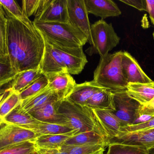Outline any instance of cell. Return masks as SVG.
<instances>
[{
	"mask_svg": "<svg viewBox=\"0 0 154 154\" xmlns=\"http://www.w3.org/2000/svg\"><path fill=\"white\" fill-rule=\"evenodd\" d=\"M5 13L9 61L13 70L17 74L39 68L45 50L43 36L29 18L22 21Z\"/></svg>",
	"mask_w": 154,
	"mask_h": 154,
	"instance_id": "1",
	"label": "cell"
},
{
	"mask_svg": "<svg viewBox=\"0 0 154 154\" xmlns=\"http://www.w3.org/2000/svg\"><path fill=\"white\" fill-rule=\"evenodd\" d=\"M57 108L58 112L67 120L69 127L76 131V135L94 132L107 137L93 109L88 107L75 104L66 99L59 100Z\"/></svg>",
	"mask_w": 154,
	"mask_h": 154,
	"instance_id": "2",
	"label": "cell"
},
{
	"mask_svg": "<svg viewBox=\"0 0 154 154\" xmlns=\"http://www.w3.org/2000/svg\"><path fill=\"white\" fill-rule=\"evenodd\" d=\"M32 22L49 44L70 49L83 47L88 42L85 35L70 23Z\"/></svg>",
	"mask_w": 154,
	"mask_h": 154,
	"instance_id": "3",
	"label": "cell"
},
{
	"mask_svg": "<svg viewBox=\"0 0 154 154\" xmlns=\"http://www.w3.org/2000/svg\"><path fill=\"white\" fill-rule=\"evenodd\" d=\"M123 52H117L100 57L94 72L93 80L113 93L125 91L127 87L121 64Z\"/></svg>",
	"mask_w": 154,
	"mask_h": 154,
	"instance_id": "4",
	"label": "cell"
},
{
	"mask_svg": "<svg viewBox=\"0 0 154 154\" xmlns=\"http://www.w3.org/2000/svg\"><path fill=\"white\" fill-rule=\"evenodd\" d=\"M91 32L93 42L91 49L100 57L107 55L120 41L112 24L107 23L102 19L91 25Z\"/></svg>",
	"mask_w": 154,
	"mask_h": 154,
	"instance_id": "5",
	"label": "cell"
},
{
	"mask_svg": "<svg viewBox=\"0 0 154 154\" xmlns=\"http://www.w3.org/2000/svg\"><path fill=\"white\" fill-rule=\"evenodd\" d=\"M114 110L111 111L124 127L134 124L138 117L141 105L130 97L125 91L114 92Z\"/></svg>",
	"mask_w": 154,
	"mask_h": 154,
	"instance_id": "6",
	"label": "cell"
},
{
	"mask_svg": "<svg viewBox=\"0 0 154 154\" xmlns=\"http://www.w3.org/2000/svg\"><path fill=\"white\" fill-rule=\"evenodd\" d=\"M33 21L69 23L68 0H42L41 6Z\"/></svg>",
	"mask_w": 154,
	"mask_h": 154,
	"instance_id": "7",
	"label": "cell"
},
{
	"mask_svg": "<svg viewBox=\"0 0 154 154\" xmlns=\"http://www.w3.org/2000/svg\"><path fill=\"white\" fill-rule=\"evenodd\" d=\"M39 134L0 120V150L19 143L33 141Z\"/></svg>",
	"mask_w": 154,
	"mask_h": 154,
	"instance_id": "8",
	"label": "cell"
},
{
	"mask_svg": "<svg viewBox=\"0 0 154 154\" xmlns=\"http://www.w3.org/2000/svg\"><path fill=\"white\" fill-rule=\"evenodd\" d=\"M68 11L69 23L82 32L87 37L88 42L93 46L88 13L84 0H68Z\"/></svg>",
	"mask_w": 154,
	"mask_h": 154,
	"instance_id": "9",
	"label": "cell"
},
{
	"mask_svg": "<svg viewBox=\"0 0 154 154\" xmlns=\"http://www.w3.org/2000/svg\"><path fill=\"white\" fill-rule=\"evenodd\" d=\"M118 143L137 146L149 150L154 148V127L137 132L122 133L107 140V146Z\"/></svg>",
	"mask_w": 154,
	"mask_h": 154,
	"instance_id": "10",
	"label": "cell"
},
{
	"mask_svg": "<svg viewBox=\"0 0 154 154\" xmlns=\"http://www.w3.org/2000/svg\"><path fill=\"white\" fill-rule=\"evenodd\" d=\"M121 64L123 74L128 84L149 83L153 81L145 73L137 60L129 52H123Z\"/></svg>",
	"mask_w": 154,
	"mask_h": 154,
	"instance_id": "11",
	"label": "cell"
},
{
	"mask_svg": "<svg viewBox=\"0 0 154 154\" xmlns=\"http://www.w3.org/2000/svg\"><path fill=\"white\" fill-rule=\"evenodd\" d=\"M45 76L48 81V86L56 93L59 100L66 99L77 84L68 72L50 74Z\"/></svg>",
	"mask_w": 154,
	"mask_h": 154,
	"instance_id": "12",
	"label": "cell"
},
{
	"mask_svg": "<svg viewBox=\"0 0 154 154\" xmlns=\"http://www.w3.org/2000/svg\"><path fill=\"white\" fill-rule=\"evenodd\" d=\"M45 42L44 55L39 68L42 74L46 76L68 72L66 67L58 52L45 40Z\"/></svg>",
	"mask_w": 154,
	"mask_h": 154,
	"instance_id": "13",
	"label": "cell"
},
{
	"mask_svg": "<svg viewBox=\"0 0 154 154\" xmlns=\"http://www.w3.org/2000/svg\"><path fill=\"white\" fill-rule=\"evenodd\" d=\"M58 101V99H55L50 101L29 114L40 122L69 126L67 120L58 112L57 108Z\"/></svg>",
	"mask_w": 154,
	"mask_h": 154,
	"instance_id": "14",
	"label": "cell"
},
{
	"mask_svg": "<svg viewBox=\"0 0 154 154\" xmlns=\"http://www.w3.org/2000/svg\"><path fill=\"white\" fill-rule=\"evenodd\" d=\"M88 13L99 16L102 20L108 17L118 16L121 11L111 0H84Z\"/></svg>",
	"mask_w": 154,
	"mask_h": 154,
	"instance_id": "15",
	"label": "cell"
},
{
	"mask_svg": "<svg viewBox=\"0 0 154 154\" xmlns=\"http://www.w3.org/2000/svg\"><path fill=\"white\" fill-rule=\"evenodd\" d=\"M105 89L94 80L76 84L72 92L66 99L81 105L86 106L89 99L99 90Z\"/></svg>",
	"mask_w": 154,
	"mask_h": 154,
	"instance_id": "16",
	"label": "cell"
},
{
	"mask_svg": "<svg viewBox=\"0 0 154 154\" xmlns=\"http://www.w3.org/2000/svg\"><path fill=\"white\" fill-rule=\"evenodd\" d=\"M3 120L8 124L31 131L42 123L23 110L20 104L12 110Z\"/></svg>",
	"mask_w": 154,
	"mask_h": 154,
	"instance_id": "17",
	"label": "cell"
},
{
	"mask_svg": "<svg viewBox=\"0 0 154 154\" xmlns=\"http://www.w3.org/2000/svg\"><path fill=\"white\" fill-rule=\"evenodd\" d=\"M93 110L106 134L107 140L117 136L124 126L112 112L104 109Z\"/></svg>",
	"mask_w": 154,
	"mask_h": 154,
	"instance_id": "18",
	"label": "cell"
},
{
	"mask_svg": "<svg viewBox=\"0 0 154 154\" xmlns=\"http://www.w3.org/2000/svg\"><path fill=\"white\" fill-rule=\"evenodd\" d=\"M126 92L141 105H145L154 98V81L146 83H129Z\"/></svg>",
	"mask_w": 154,
	"mask_h": 154,
	"instance_id": "19",
	"label": "cell"
},
{
	"mask_svg": "<svg viewBox=\"0 0 154 154\" xmlns=\"http://www.w3.org/2000/svg\"><path fill=\"white\" fill-rule=\"evenodd\" d=\"M55 99L59 100L57 96L48 85L38 94L21 101L20 106L23 110L29 113Z\"/></svg>",
	"mask_w": 154,
	"mask_h": 154,
	"instance_id": "20",
	"label": "cell"
},
{
	"mask_svg": "<svg viewBox=\"0 0 154 154\" xmlns=\"http://www.w3.org/2000/svg\"><path fill=\"white\" fill-rule=\"evenodd\" d=\"M107 137L94 132H88L73 136L66 141L64 146H80L90 145H104L107 146Z\"/></svg>",
	"mask_w": 154,
	"mask_h": 154,
	"instance_id": "21",
	"label": "cell"
},
{
	"mask_svg": "<svg viewBox=\"0 0 154 154\" xmlns=\"http://www.w3.org/2000/svg\"><path fill=\"white\" fill-rule=\"evenodd\" d=\"M43 75L40 68L29 70L17 73L13 80L11 90L20 94Z\"/></svg>",
	"mask_w": 154,
	"mask_h": 154,
	"instance_id": "22",
	"label": "cell"
},
{
	"mask_svg": "<svg viewBox=\"0 0 154 154\" xmlns=\"http://www.w3.org/2000/svg\"><path fill=\"white\" fill-rule=\"evenodd\" d=\"M113 92L102 89L94 94L87 102L86 105L92 109H104L113 111Z\"/></svg>",
	"mask_w": 154,
	"mask_h": 154,
	"instance_id": "23",
	"label": "cell"
},
{
	"mask_svg": "<svg viewBox=\"0 0 154 154\" xmlns=\"http://www.w3.org/2000/svg\"><path fill=\"white\" fill-rule=\"evenodd\" d=\"M72 136L70 135H46L38 137L32 142L36 148L60 149L66 141Z\"/></svg>",
	"mask_w": 154,
	"mask_h": 154,
	"instance_id": "24",
	"label": "cell"
},
{
	"mask_svg": "<svg viewBox=\"0 0 154 154\" xmlns=\"http://www.w3.org/2000/svg\"><path fill=\"white\" fill-rule=\"evenodd\" d=\"M32 131L40 135H70L73 136L76 135L77 133L75 130L67 125L43 122H42Z\"/></svg>",
	"mask_w": 154,
	"mask_h": 154,
	"instance_id": "25",
	"label": "cell"
},
{
	"mask_svg": "<svg viewBox=\"0 0 154 154\" xmlns=\"http://www.w3.org/2000/svg\"><path fill=\"white\" fill-rule=\"evenodd\" d=\"M7 35V17L4 10L0 3V62L9 61Z\"/></svg>",
	"mask_w": 154,
	"mask_h": 154,
	"instance_id": "26",
	"label": "cell"
},
{
	"mask_svg": "<svg viewBox=\"0 0 154 154\" xmlns=\"http://www.w3.org/2000/svg\"><path fill=\"white\" fill-rule=\"evenodd\" d=\"M55 49L60 55L66 67L68 72L70 75H78L80 73L88 62L87 58H79L56 49Z\"/></svg>",
	"mask_w": 154,
	"mask_h": 154,
	"instance_id": "27",
	"label": "cell"
},
{
	"mask_svg": "<svg viewBox=\"0 0 154 154\" xmlns=\"http://www.w3.org/2000/svg\"><path fill=\"white\" fill-rule=\"evenodd\" d=\"M21 103L19 94L12 91L11 89L6 91L4 96L0 101V120H3Z\"/></svg>",
	"mask_w": 154,
	"mask_h": 154,
	"instance_id": "28",
	"label": "cell"
},
{
	"mask_svg": "<svg viewBox=\"0 0 154 154\" xmlns=\"http://www.w3.org/2000/svg\"><path fill=\"white\" fill-rule=\"evenodd\" d=\"M108 146L106 154H149V150L137 146L114 143Z\"/></svg>",
	"mask_w": 154,
	"mask_h": 154,
	"instance_id": "29",
	"label": "cell"
},
{
	"mask_svg": "<svg viewBox=\"0 0 154 154\" xmlns=\"http://www.w3.org/2000/svg\"><path fill=\"white\" fill-rule=\"evenodd\" d=\"M106 146L104 145L97 144L80 146H63L61 148L69 154H104Z\"/></svg>",
	"mask_w": 154,
	"mask_h": 154,
	"instance_id": "30",
	"label": "cell"
},
{
	"mask_svg": "<svg viewBox=\"0 0 154 154\" xmlns=\"http://www.w3.org/2000/svg\"><path fill=\"white\" fill-rule=\"evenodd\" d=\"M48 84V78L43 75L19 94L21 100L22 101L38 94L46 88Z\"/></svg>",
	"mask_w": 154,
	"mask_h": 154,
	"instance_id": "31",
	"label": "cell"
},
{
	"mask_svg": "<svg viewBox=\"0 0 154 154\" xmlns=\"http://www.w3.org/2000/svg\"><path fill=\"white\" fill-rule=\"evenodd\" d=\"M5 12L11 14L19 20L25 21L29 18L27 17L23 11L22 7L20 6L16 1L13 0H0Z\"/></svg>",
	"mask_w": 154,
	"mask_h": 154,
	"instance_id": "32",
	"label": "cell"
},
{
	"mask_svg": "<svg viewBox=\"0 0 154 154\" xmlns=\"http://www.w3.org/2000/svg\"><path fill=\"white\" fill-rule=\"evenodd\" d=\"M36 150L32 141L19 143L0 150V154H26Z\"/></svg>",
	"mask_w": 154,
	"mask_h": 154,
	"instance_id": "33",
	"label": "cell"
},
{
	"mask_svg": "<svg viewBox=\"0 0 154 154\" xmlns=\"http://www.w3.org/2000/svg\"><path fill=\"white\" fill-rule=\"evenodd\" d=\"M42 0H23L22 1V9L25 15L28 18L35 16L38 11Z\"/></svg>",
	"mask_w": 154,
	"mask_h": 154,
	"instance_id": "34",
	"label": "cell"
},
{
	"mask_svg": "<svg viewBox=\"0 0 154 154\" xmlns=\"http://www.w3.org/2000/svg\"><path fill=\"white\" fill-rule=\"evenodd\" d=\"M154 116V98L146 105L140 106L137 121L139 123H144Z\"/></svg>",
	"mask_w": 154,
	"mask_h": 154,
	"instance_id": "35",
	"label": "cell"
},
{
	"mask_svg": "<svg viewBox=\"0 0 154 154\" xmlns=\"http://www.w3.org/2000/svg\"><path fill=\"white\" fill-rule=\"evenodd\" d=\"M153 127H154V116L144 123L136 124L128 126L123 127L121 128V131L119 134L143 131Z\"/></svg>",
	"mask_w": 154,
	"mask_h": 154,
	"instance_id": "36",
	"label": "cell"
},
{
	"mask_svg": "<svg viewBox=\"0 0 154 154\" xmlns=\"http://www.w3.org/2000/svg\"><path fill=\"white\" fill-rule=\"evenodd\" d=\"M16 73L13 70L10 62H0V82L12 78Z\"/></svg>",
	"mask_w": 154,
	"mask_h": 154,
	"instance_id": "37",
	"label": "cell"
},
{
	"mask_svg": "<svg viewBox=\"0 0 154 154\" xmlns=\"http://www.w3.org/2000/svg\"><path fill=\"white\" fill-rule=\"evenodd\" d=\"M125 4L132 6L140 11H146V0H119Z\"/></svg>",
	"mask_w": 154,
	"mask_h": 154,
	"instance_id": "38",
	"label": "cell"
},
{
	"mask_svg": "<svg viewBox=\"0 0 154 154\" xmlns=\"http://www.w3.org/2000/svg\"><path fill=\"white\" fill-rule=\"evenodd\" d=\"M40 154H69L68 152L63 148L60 149H47L43 148H36Z\"/></svg>",
	"mask_w": 154,
	"mask_h": 154,
	"instance_id": "39",
	"label": "cell"
},
{
	"mask_svg": "<svg viewBox=\"0 0 154 154\" xmlns=\"http://www.w3.org/2000/svg\"><path fill=\"white\" fill-rule=\"evenodd\" d=\"M146 11L149 13L151 22L154 26V0H146Z\"/></svg>",
	"mask_w": 154,
	"mask_h": 154,
	"instance_id": "40",
	"label": "cell"
},
{
	"mask_svg": "<svg viewBox=\"0 0 154 154\" xmlns=\"http://www.w3.org/2000/svg\"><path fill=\"white\" fill-rule=\"evenodd\" d=\"M14 77L0 82V95L11 89Z\"/></svg>",
	"mask_w": 154,
	"mask_h": 154,
	"instance_id": "41",
	"label": "cell"
},
{
	"mask_svg": "<svg viewBox=\"0 0 154 154\" xmlns=\"http://www.w3.org/2000/svg\"><path fill=\"white\" fill-rule=\"evenodd\" d=\"M26 154H40L38 151H37V150H35V151H33V152H31L29 153H27Z\"/></svg>",
	"mask_w": 154,
	"mask_h": 154,
	"instance_id": "42",
	"label": "cell"
},
{
	"mask_svg": "<svg viewBox=\"0 0 154 154\" xmlns=\"http://www.w3.org/2000/svg\"><path fill=\"white\" fill-rule=\"evenodd\" d=\"M149 154H154V148L149 150Z\"/></svg>",
	"mask_w": 154,
	"mask_h": 154,
	"instance_id": "43",
	"label": "cell"
},
{
	"mask_svg": "<svg viewBox=\"0 0 154 154\" xmlns=\"http://www.w3.org/2000/svg\"><path fill=\"white\" fill-rule=\"evenodd\" d=\"M5 93H5H3V94H1V95H0V101H1V100L3 98L4 96Z\"/></svg>",
	"mask_w": 154,
	"mask_h": 154,
	"instance_id": "44",
	"label": "cell"
},
{
	"mask_svg": "<svg viewBox=\"0 0 154 154\" xmlns=\"http://www.w3.org/2000/svg\"><path fill=\"white\" fill-rule=\"evenodd\" d=\"M153 37L154 39V31L153 33Z\"/></svg>",
	"mask_w": 154,
	"mask_h": 154,
	"instance_id": "45",
	"label": "cell"
}]
</instances>
